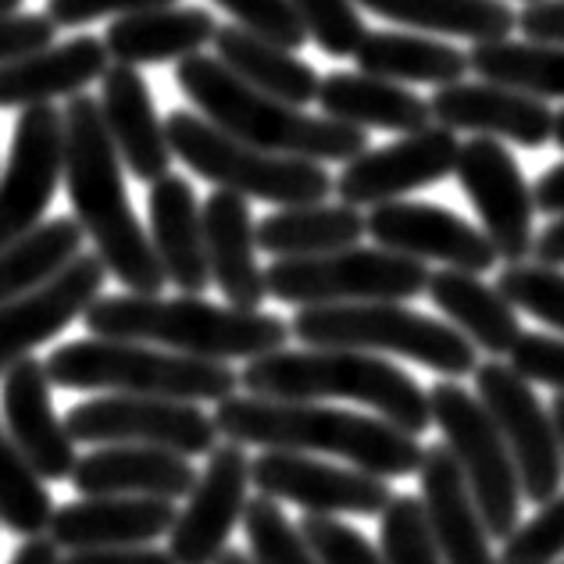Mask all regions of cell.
<instances>
[{
    "instance_id": "cell-24",
    "label": "cell",
    "mask_w": 564,
    "mask_h": 564,
    "mask_svg": "<svg viewBox=\"0 0 564 564\" xmlns=\"http://www.w3.org/2000/svg\"><path fill=\"white\" fill-rule=\"evenodd\" d=\"M175 500L165 497H86L54 508L47 536L62 551L143 546L175 525Z\"/></svg>"
},
{
    "instance_id": "cell-7",
    "label": "cell",
    "mask_w": 564,
    "mask_h": 564,
    "mask_svg": "<svg viewBox=\"0 0 564 564\" xmlns=\"http://www.w3.org/2000/svg\"><path fill=\"white\" fill-rule=\"evenodd\" d=\"M290 333L304 347L397 354L447 379L471 376L479 368V347L454 329L451 322L429 318L400 301H361V304H315L301 307Z\"/></svg>"
},
{
    "instance_id": "cell-37",
    "label": "cell",
    "mask_w": 564,
    "mask_h": 564,
    "mask_svg": "<svg viewBox=\"0 0 564 564\" xmlns=\"http://www.w3.org/2000/svg\"><path fill=\"white\" fill-rule=\"evenodd\" d=\"M468 65L479 79L514 86L532 97H561L564 100V43H514L494 40L475 43L468 51Z\"/></svg>"
},
{
    "instance_id": "cell-29",
    "label": "cell",
    "mask_w": 564,
    "mask_h": 564,
    "mask_svg": "<svg viewBox=\"0 0 564 564\" xmlns=\"http://www.w3.org/2000/svg\"><path fill=\"white\" fill-rule=\"evenodd\" d=\"M215 14L207 8H151L122 14L104 33V47L122 65H165L200 54L215 40Z\"/></svg>"
},
{
    "instance_id": "cell-25",
    "label": "cell",
    "mask_w": 564,
    "mask_h": 564,
    "mask_svg": "<svg viewBox=\"0 0 564 564\" xmlns=\"http://www.w3.org/2000/svg\"><path fill=\"white\" fill-rule=\"evenodd\" d=\"M72 486L79 497H165L180 500L189 497L197 486V468L189 457L165 451V447H143V443H111L97 447L76 462Z\"/></svg>"
},
{
    "instance_id": "cell-41",
    "label": "cell",
    "mask_w": 564,
    "mask_h": 564,
    "mask_svg": "<svg viewBox=\"0 0 564 564\" xmlns=\"http://www.w3.org/2000/svg\"><path fill=\"white\" fill-rule=\"evenodd\" d=\"M497 290L508 296L518 311L564 333V272L551 264H508L497 279Z\"/></svg>"
},
{
    "instance_id": "cell-14",
    "label": "cell",
    "mask_w": 564,
    "mask_h": 564,
    "mask_svg": "<svg viewBox=\"0 0 564 564\" xmlns=\"http://www.w3.org/2000/svg\"><path fill=\"white\" fill-rule=\"evenodd\" d=\"M65 175V111L54 104L22 108L8 169L0 175V247L40 226Z\"/></svg>"
},
{
    "instance_id": "cell-34",
    "label": "cell",
    "mask_w": 564,
    "mask_h": 564,
    "mask_svg": "<svg viewBox=\"0 0 564 564\" xmlns=\"http://www.w3.org/2000/svg\"><path fill=\"white\" fill-rule=\"evenodd\" d=\"M365 215L354 204H296L258 221V247L272 258H315L361 240Z\"/></svg>"
},
{
    "instance_id": "cell-15",
    "label": "cell",
    "mask_w": 564,
    "mask_h": 564,
    "mask_svg": "<svg viewBox=\"0 0 564 564\" xmlns=\"http://www.w3.org/2000/svg\"><path fill=\"white\" fill-rule=\"evenodd\" d=\"M250 482L272 500H290L315 514H382L393 489L382 475L336 468L301 451H264L250 462Z\"/></svg>"
},
{
    "instance_id": "cell-11",
    "label": "cell",
    "mask_w": 564,
    "mask_h": 564,
    "mask_svg": "<svg viewBox=\"0 0 564 564\" xmlns=\"http://www.w3.org/2000/svg\"><path fill=\"white\" fill-rule=\"evenodd\" d=\"M65 425L72 440L90 443V447L143 443V447H165L183 457H200L218 447L215 414H204L189 400L169 397H94L72 408L65 414Z\"/></svg>"
},
{
    "instance_id": "cell-4",
    "label": "cell",
    "mask_w": 564,
    "mask_h": 564,
    "mask_svg": "<svg viewBox=\"0 0 564 564\" xmlns=\"http://www.w3.org/2000/svg\"><path fill=\"white\" fill-rule=\"evenodd\" d=\"M175 86L207 122L261 151L322 161V165L325 161L347 165L368 151L365 129L336 122L329 115H307L296 104L261 94L229 72L215 54L183 57L175 65Z\"/></svg>"
},
{
    "instance_id": "cell-54",
    "label": "cell",
    "mask_w": 564,
    "mask_h": 564,
    "mask_svg": "<svg viewBox=\"0 0 564 564\" xmlns=\"http://www.w3.org/2000/svg\"><path fill=\"white\" fill-rule=\"evenodd\" d=\"M551 419H554V429H557L561 457H564V393H557V397H554V404H551Z\"/></svg>"
},
{
    "instance_id": "cell-16",
    "label": "cell",
    "mask_w": 564,
    "mask_h": 564,
    "mask_svg": "<svg viewBox=\"0 0 564 564\" xmlns=\"http://www.w3.org/2000/svg\"><path fill=\"white\" fill-rule=\"evenodd\" d=\"M247 486L250 457L243 443H218L169 532V554L175 564H215L221 557L236 522H243Z\"/></svg>"
},
{
    "instance_id": "cell-23",
    "label": "cell",
    "mask_w": 564,
    "mask_h": 564,
    "mask_svg": "<svg viewBox=\"0 0 564 564\" xmlns=\"http://www.w3.org/2000/svg\"><path fill=\"white\" fill-rule=\"evenodd\" d=\"M422 508L433 529V540L447 564H497L494 551H489V529L479 514L468 479L462 465H457L454 451L447 443L425 447L422 465Z\"/></svg>"
},
{
    "instance_id": "cell-17",
    "label": "cell",
    "mask_w": 564,
    "mask_h": 564,
    "mask_svg": "<svg viewBox=\"0 0 564 564\" xmlns=\"http://www.w3.org/2000/svg\"><path fill=\"white\" fill-rule=\"evenodd\" d=\"M368 236L397 254L419 261H443L447 269H462L482 275L497 264V247L489 236L465 221L462 215L447 212L440 204L425 200H386L376 204L365 218Z\"/></svg>"
},
{
    "instance_id": "cell-57",
    "label": "cell",
    "mask_w": 564,
    "mask_h": 564,
    "mask_svg": "<svg viewBox=\"0 0 564 564\" xmlns=\"http://www.w3.org/2000/svg\"><path fill=\"white\" fill-rule=\"evenodd\" d=\"M22 0H0V11H19Z\"/></svg>"
},
{
    "instance_id": "cell-3",
    "label": "cell",
    "mask_w": 564,
    "mask_h": 564,
    "mask_svg": "<svg viewBox=\"0 0 564 564\" xmlns=\"http://www.w3.org/2000/svg\"><path fill=\"white\" fill-rule=\"evenodd\" d=\"M90 336L137 339V344L165 347L175 354L207 361H254L261 354L286 347L290 322L269 311H247L232 304H212L204 296H161V293H118L97 296L86 307Z\"/></svg>"
},
{
    "instance_id": "cell-40",
    "label": "cell",
    "mask_w": 564,
    "mask_h": 564,
    "mask_svg": "<svg viewBox=\"0 0 564 564\" xmlns=\"http://www.w3.org/2000/svg\"><path fill=\"white\" fill-rule=\"evenodd\" d=\"M386 564H447L429 529V518L419 497L397 494L382 511L379 525Z\"/></svg>"
},
{
    "instance_id": "cell-58",
    "label": "cell",
    "mask_w": 564,
    "mask_h": 564,
    "mask_svg": "<svg viewBox=\"0 0 564 564\" xmlns=\"http://www.w3.org/2000/svg\"><path fill=\"white\" fill-rule=\"evenodd\" d=\"M525 4H529V0H525Z\"/></svg>"
},
{
    "instance_id": "cell-18",
    "label": "cell",
    "mask_w": 564,
    "mask_h": 564,
    "mask_svg": "<svg viewBox=\"0 0 564 564\" xmlns=\"http://www.w3.org/2000/svg\"><path fill=\"white\" fill-rule=\"evenodd\" d=\"M457 154H462V143H457L454 129L447 126H425L419 132H404V140L347 161V169L336 180V197L354 207L400 200L411 189L433 186L454 175Z\"/></svg>"
},
{
    "instance_id": "cell-51",
    "label": "cell",
    "mask_w": 564,
    "mask_h": 564,
    "mask_svg": "<svg viewBox=\"0 0 564 564\" xmlns=\"http://www.w3.org/2000/svg\"><path fill=\"white\" fill-rule=\"evenodd\" d=\"M532 197H536V212L564 215V161H557V165H551L540 175Z\"/></svg>"
},
{
    "instance_id": "cell-13",
    "label": "cell",
    "mask_w": 564,
    "mask_h": 564,
    "mask_svg": "<svg viewBox=\"0 0 564 564\" xmlns=\"http://www.w3.org/2000/svg\"><path fill=\"white\" fill-rule=\"evenodd\" d=\"M454 175L497 254L508 264L525 261L536 243V197L514 154L494 137H475L462 143Z\"/></svg>"
},
{
    "instance_id": "cell-12",
    "label": "cell",
    "mask_w": 564,
    "mask_h": 564,
    "mask_svg": "<svg viewBox=\"0 0 564 564\" xmlns=\"http://www.w3.org/2000/svg\"><path fill=\"white\" fill-rule=\"evenodd\" d=\"M471 376H475V390H479L475 397L494 414L500 436L514 457L522 497H529L532 503L554 500L561 494L564 457H561L554 419L540 408L536 393H532V382L522 379L503 361H482Z\"/></svg>"
},
{
    "instance_id": "cell-1",
    "label": "cell",
    "mask_w": 564,
    "mask_h": 564,
    "mask_svg": "<svg viewBox=\"0 0 564 564\" xmlns=\"http://www.w3.org/2000/svg\"><path fill=\"white\" fill-rule=\"evenodd\" d=\"M122 158L104 126L100 100L76 94L65 104V189L72 218L94 240V254L129 293H161L165 269L154 254L151 232L132 212L122 180Z\"/></svg>"
},
{
    "instance_id": "cell-56",
    "label": "cell",
    "mask_w": 564,
    "mask_h": 564,
    "mask_svg": "<svg viewBox=\"0 0 564 564\" xmlns=\"http://www.w3.org/2000/svg\"><path fill=\"white\" fill-rule=\"evenodd\" d=\"M551 143H557L561 151H564V108L554 111V140H551Z\"/></svg>"
},
{
    "instance_id": "cell-45",
    "label": "cell",
    "mask_w": 564,
    "mask_h": 564,
    "mask_svg": "<svg viewBox=\"0 0 564 564\" xmlns=\"http://www.w3.org/2000/svg\"><path fill=\"white\" fill-rule=\"evenodd\" d=\"M215 4L226 8L236 25L272 43H282L290 51H301L307 43V29L301 14H296L293 0H215Z\"/></svg>"
},
{
    "instance_id": "cell-6",
    "label": "cell",
    "mask_w": 564,
    "mask_h": 564,
    "mask_svg": "<svg viewBox=\"0 0 564 564\" xmlns=\"http://www.w3.org/2000/svg\"><path fill=\"white\" fill-rule=\"evenodd\" d=\"M47 376L62 390L83 393H132V397H169V400H226L236 393L240 376L229 361H207L175 354L165 347L137 344V339H72L57 347L47 361Z\"/></svg>"
},
{
    "instance_id": "cell-33",
    "label": "cell",
    "mask_w": 564,
    "mask_h": 564,
    "mask_svg": "<svg viewBox=\"0 0 564 564\" xmlns=\"http://www.w3.org/2000/svg\"><path fill=\"white\" fill-rule=\"evenodd\" d=\"M354 62L368 76L429 86L462 83L471 72L465 51L422 33H397V29H368L361 47L354 51Z\"/></svg>"
},
{
    "instance_id": "cell-53",
    "label": "cell",
    "mask_w": 564,
    "mask_h": 564,
    "mask_svg": "<svg viewBox=\"0 0 564 564\" xmlns=\"http://www.w3.org/2000/svg\"><path fill=\"white\" fill-rule=\"evenodd\" d=\"M11 564H62V546L51 536H29L19 551H14Z\"/></svg>"
},
{
    "instance_id": "cell-36",
    "label": "cell",
    "mask_w": 564,
    "mask_h": 564,
    "mask_svg": "<svg viewBox=\"0 0 564 564\" xmlns=\"http://www.w3.org/2000/svg\"><path fill=\"white\" fill-rule=\"evenodd\" d=\"M83 240L86 232L76 218H51L0 247V304L36 290L68 261H76L83 254Z\"/></svg>"
},
{
    "instance_id": "cell-38",
    "label": "cell",
    "mask_w": 564,
    "mask_h": 564,
    "mask_svg": "<svg viewBox=\"0 0 564 564\" xmlns=\"http://www.w3.org/2000/svg\"><path fill=\"white\" fill-rule=\"evenodd\" d=\"M54 518L47 486L25 462L0 419V525L14 536H43Z\"/></svg>"
},
{
    "instance_id": "cell-35",
    "label": "cell",
    "mask_w": 564,
    "mask_h": 564,
    "mask_svg": "<svg viewBox=\"0 0 564 564\" xmlns=\"http://www.w3.org/2000/svg\"><path fill=\"white\" fill-rule=\"evenodd\" d=\"M354 4L393 25L471 43L508 40L511 29H518V11H511L508 0H354Z\"/></svg>"
},
{
    "instance_id": "cell-31",
    "label": "cell",
    "mask_w": 564,
    "mask_h": 564,
    "mask_svg": "<svg viewBox=\"0 0 564 564\" xmlns=\"http://www.w3.org/2000/svg\"><path fill=\"white\" fill-rule=\"evenodd\" d=\"M425 293L447 315L454 329H462L475 347L494 354V358L511 354L518 336H522L518 307L497 286H486L475 272H462V269L433 272Z\"/></svg>"
},
{
    "instance_id": "cell-46",
    "label": "cell",
    "mask_w": 564,
    "mask_h": 564,
    "mask_svg": "<svg viewBox=\"0 0 564 564\" xmlns=\"http://www.w3.org/2000/svg\"><path fill=\"white\" fill-rule=\"evenodd\" d=\"M508 365L522 379L554 386L557 393H564V339L546 333H522L508 354Z\"/></svg>"
},
{
    "instance_id": "cell-9",
    "label": "cell",
    "mask_w": 564,
    "mask_h": 564,
    "mask_svg": "<svg viewBox=\"0 0 564 564\" xmlns=\"http://www.w3.org/2000/svg\"><path fill=\"white\" fill-rule=\"evenodd\" d=\"M425 261L386 247H344L315 258H275L264 269L269 296L282 304H361V301H411L429 286Z\"/></svg>"
},
{
    "instance_id": "cell-44",
    "label": "cell",
    "mask_w": 564,
    "mask_h": 564,
    "mask_svg": "<svg viewBox=\"0 0 564 564\" xmlns=\"http://www.w3.org/2000/svg\"><path fill=\"white\" fill-rule=\"evenodd\" d=\"M296 529H301V536L322 564H386L382 551H376L358 529L344 525L336 514L304 511Z\"/></svg>"
},
{
    "instance_id": "cell-19",
    "label": "cell",
    "mask_w": 564,
    "mask_h": 564,
    "mask_svg": "<svg viewBox=\"0 0 564 564\" xmlns=\"http://www.w3.org/2000/svg\"><path fill=\"white\" fill-rule=\"evenodd\" d=\"M104 279H108V264L97 254H79L36 290L0 304V379L14 361L29 358L40 344L83 318L86 307L100 296Z\"/></svg>"
},
{
    "instance_id": "cell-43",
    "label": "cell",
    "mask_w": 564,
    "mask_h": 564,
    "mask_svg": "<svg viewBox=\"0 0 564 564\" xmlns=\"http://www.w3.org/2000/svg\"><path fill=\"white\" fill-rule=\"evenodd\" d=\"M564 554V497L540 503V511L518 525L503 540V554L497 564H554Z\"/></svg>"
},
{
    "instance_id": "cell-50",
    "label": "cell",
    "mask_w": 564,
    "mask_h": 564,
    "mask_svg": "<svg viewBox=\"0 0 564 564\" xmlns=\"http://www.w3.org/2000/svg\"><path fill=\"white\" fill-rule=\"evenodd\" d=\"M62 564H175L169 551H154L151 543L143 546H100V551H72Z\"/></svg>"
},
{
    "instance_id": "cell-26",
    "label": "cell",
    "mask_w": 564,
    "mask_h": 564,
    "mask_svg": "<svg viewBox=\"0 0 564 564\" xmlns=\"http://www.w3.org/2000/svg\"><path fill=\"white\" fill-rule=\"evenodd\" d=\"M200 212L212 282L232 307L258 311L269 296V282H264V269L258 264V221L250 218L247 197L215 189L200 204Z\"/></svg>"
},
{
    "instance_id": "cell-27",
    "label": "cell",
    "mask_w": 564,
    "mask_h": 564,
    "mask_svg": "<svg viewBox=\"0 0 564 564\" xmlns=\"http://www.w3.org/2000/svg\"><path fill=\"white\" fill-rule=\"evenodd\" d=\"M147 218H151V243L154 254L165 269V279L180 293L200 296L212 286V269H207V247H204V212L197 204V193L183 175H161L147 193Z\"/></svg>"
},
{
    "instance_id": "cell-55",
    "label": "cell",
    "mask_w": 564,
    "mask_h": 564,
    "mask_svg": "<svg viewBox=\"0 0 564 564\" xmlns=\"http://www.w3.org/2000/svg\"><path fill=\"white\" fill-rule=\"evenodd\" d=\"M215 564H254V557H247V554H240V551H221V557L215 561Z\"/></svg>"
},
{
    "instance_id": "cell-39",
    "label": "cell",
    "mask_w": 564,
    "mask_h": 564,
    "mask_svg": "<svg viewBox=\"0 0 564 564\" xmlns=\"http://www.w3.org/2000/svg\"><path fill=\"white\" fill-rule=\"evenodd\" d=\"M243 532L250 543V557L254 564H322L315 551L307 546L286 511L279 508L272 497H254L243 508Z\"/></svg>"
},
{
    "instance_id": "cell-42",
    "label": "cell",
    "mask_w": 564,
    "mask_h": 564,
    "mask_svg": "<svg viewBox=\"0 0 564 564\" xmlns=\"http://www.w3.org/2000/svg\"><path fill=\"white\" fill-rule=\"evenodd\" d=\"M293 8L307 29V40H315L329 57H354L368 33L354 0H293Z\"/></svg>"
},
{
    "instance_id": "cell-22",
    "label": "cell",
    "mask_w": 564,
    "mask_h": 564,
    "mask_svg": "<svg viewBox=\"0 0 564 564\" xmlns=\"http://www.w3.org/2000/svg\"><path fill=\"white\" fill-rule=\"evenodd\" d=\"M100 111L108 137L115 143L122 165L137 175L140 183H158L172 172V143L165 122L158 118L151 86L140 76L137 65L115 62L100 79Z\"/></svg>"
},
{
    "instance_id": "cell-21",
    "label": "cell",
    "mask_w": 564,
    "mask_h": 564,
    "mask_svg": "<svg viewBox=\"0 0 564 564\" xmlns=\"http://www.w3.org/2000/svg\"><path fill=\"white\" fill-rule=\"evenodd\" d=\"M436 126L475 132V137L508 140L529 151H540L554 140V111L546 108L543 97H532L525 90L500 83H451L429 97Z\"/></svg>"
},
{
    "instance_id": "cell-28",
    "label": "cell",
    "mask_w": 564,
    "mask_h": 564,
    "mask_svg": "<svg viewBox=\"0 0 564 564\" xmlns=\"http://www.w3.org/2000/svg\"><path fill=\"white\" fill-rule=\"evenodd\" d=\"M108 47L97 36L51 43L11 65H0V108H36L57 97H76L108 72Z\"/></svg>"
},
{
    "instance_id": "cell-47",
    "label": "cell",
    "mask_w": 564,
    "mask_h": 564,
    "mask_svg": "<svg viewBox=\"0 0 564 564\" xmlns=\"http://www.w3.org/2000/svg\"><path fill=\"white\" fill-rule=\"evenodd\" d=\"M57 25L47 14L25 11H0V65H11L19 57H29L54 43Z\"/></svg>"
},
{
    "instance_id": "cell-10",
    "label": "cell",
    "mask_w": 564,
    "mask_h": 564,
    "mask_svg": "<svg viewBox=\"0 0 564 564\" xmlns=\"http://www.w3.org/2000/svg\"><path fill=\"white\" fill-rule=\"evenodd\" d=\"M429 411H433V422L440 425L443 440L465 471L489 536L508 540L518 529V514H522V482H518L514 457L494 414L454 379H443L429 390Z\"/></svg>"
},
{
    "instance_id": "cell-2",
    "label": "cell",
    "mask_w": 564,
    "mask_h": 564,
    "mask_svg": "<svg viewBox=\"0 0 564 564\" xmlns=\"http://www.w3.org/2000/svg\"><path fill=\"white\" fill-rule=\"evenodd\" d=\"M215 425L221 440L254 443L264 451H301L333 454L354 468L404 479L419 475L422 443L393 422L376 414H354L339 408H322L315 400H272V397H226L215 408Z\"/></svg>"
},
{
    "instance_id": "cell-49",
    "label": "cell",
    "mask_w": 564,
    "mask_h": 564,
    "mask_svg": "<svg viewBox=\"0 0 564 564\" xmlns=\"http://www.w3.org/2000/svg\"><path fill=\"white\" fill-rule=\"evenodd\" d=\"M518 29L536 43H564V0H529L518 11Z\"/></svg>"
},
{
    "instance_id": "cell-32",
    "label": "cell",
    "mask_w": 564,
    "mask_h": 564,
    "mask_svg": "<svg viewBox=\"0 0 564 564\" xmlns=\"http://www.w3.org/2000/svg\"><path fill=\"white\" fill-rule=\"evenodd\" d=\"M212 43L218 62L254 86V90L296 104V108H307L311 100H318V72L301 62L290 47H282V43L264 40L236 22L218 25Z\"/></svg>"
},
{
    "instance_id": "cell-8",
    "label": "cell",
    "mask_w": 564,
    "mask_h": 564,
    "mask_svg": "<svg viewBox=\"0 0 564 564\" xmlns=\"http://www.w3.org/2000/svg\"><path fill=\"white\" fill-rule=\"evenodd\" d=\"M172 154L218 189L240 193L247 200L279 207L318 204L336 189L322 161L272 154L236 140L232 132L207 122L200 111H172L165 118Z\"/></svg>"
},
{
    "instance_id": "cell-48",
    "label": "cell",
    "mask_w": 564,
    "mask_h": 564,
    "mask_svg": "<svg viewBox=\"0 0 564 564\" xmlns=\"http://www.w3.org/2000/svg\"><path fill=\"white\" fill-rule=\"evenodd\" d=\"M180 0H47V19L54 25H90L97 19H122V14L169 8Z\"/></svg>"
},
{
    "instance_id": "cell-5",
    "label": "cell",
    "mask_w": 564,
    "mask_h": 564,
    "mask_svg": "<svg viewBox=\"0 0 564 564\" xmlns=\"http://www.w3.org/2000/svg\"><path fill=\"white\" fill-rule=\"evenodd\" d=\"M240 386L247 393L272 400H358V404L372 408L379 419L393 422L411 436H422L433 425L429 393H422V386L404 368L382 361L368 350L282 347L247 361Z\"/></svg>"
},
{
    "instance_id": "cell-52",
    "label": "cell",
    "mask_w": 564,
    "mask_h": 564,
    "mask_svg": "<svg viewBox=\"0 0 564 564\" xmlns=\"http://www.w3.org/2000/svg\"><path fill=\"white\" fill-rule=\"evenodd\" d=\"M536 264H551V269H564V215H557L554 226H546L536 243H532Z\"/></svg>"
},
{
    "instance_id": "cell-30",
    "label": "cell",
    "mask_w": 564,
    "mask_h": 564,
    "mask_svg": "<svg viewBox=\"0 0 564 564\" xmlns=\"http://www.w3.org/2000/svg\"><path fill=\"white\" fill-rule=\"evenodd\" d=\"M322 115L358 129L419 132L433 126L429 100L411 94L408 86L368 76V72H333L318 86Z\"/></svg>"
},
{
    "instance_id": "cell-20",
    "label": "cell",
    "mask_w": 564,
    "mask_h": 564,
    "mask_svg": "<svg viewBox=\"0 0 564 564\" xmlns=\"http://www.w3.org/2000/svg\"><path fill=\"white\" fill-rule=\"evenodd\" d=\"M51 376L47 365L36 358L14 361L4 379H0V411H4V429L14 447L25 454V462L43 482L72 479L76 471V440L68 425L54 414L51 400Z\"/></svg>"
}]
</instances>
